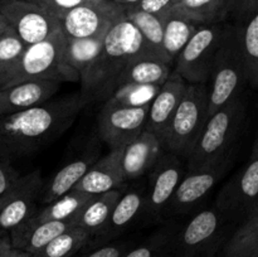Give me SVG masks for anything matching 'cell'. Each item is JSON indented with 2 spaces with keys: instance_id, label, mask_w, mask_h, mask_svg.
Segmentation results:
<instances>
[{
  "instance_id": "cell-1",
  "label": "cell",
  "mask_w": 258,
  "mask_h": 257,
  "mask_svg": "<svg viewBox=\"0 0 258 257\" xmlns=\"http://www.w3.org/2000/svg\"><path fill=\"white\" fill-rule=\"evenodd\" d=\"M88 102L76 93L0 116V151L13 160L40 150L64 134Z\"/></svg>"
},
{
  "instance_id": "cell-2",
  "label": "cell",
  "mask_w": 258,
  "mask_h": 257,
  "mask_svg": "<svg viewBox=\"0 0 258 257\" xmlns=\"http://www.w3.org/2000/svg\"><path fill=\"white\" fill-rule=\"evenodd\" d=\"M138 58H155L138 28L123 14L107 32L92 68L81 82V95L88 101L110 98L122 71ZM158 59V58H155Z\"/></svg>"
},
{
  "instance_id": "cell-3",
  "label": "cell",
  "mask_w": 258,
  "mask_h": 257,
  "mask_svg": "<svg viewBox=\"0 0 258 257\" xmlns=\"http://www.w3.org/2000/svg\"><path fill=\"white\" fill-rule=\"evenodd\" d=\"M246 110V101L241 96L209 117L189 156L188 170H196L231 158L232 145L243 125Z\"/></svg>"
},
{
  "instance_id": "cell-4",
  "label": "cell",
  "mask_w": 258,
  "mask_h": 257,
  "mask_svg": "<svg viewBox=\"0 0 258 257\" xmlns=\"http://www.w3.org/2000/svg\"><path fill=\"white\" fill-rule=\"evenodd\" d=\"M209 80V116L231 101L241 97L244 87L248 86L246 60L241 43L236 30L229 23L224 24L223 37Z\"/></svg>"
},
{
  "instance_id": "cell-5",
  "label": "cell",
  "mask_w": 258,
  "mask_h": 257,
  "mask_svg": "<svg viewBox=\"0 0 258 257\" xmlns=\"http://www.w3.org/2000/svg\"><path fill=\"white\" fill-rule=\"evenodd\" d=\"M66 44L67 38L59 28L47 39L27 45L17 65L0 77V88L29 81H75L64 65Z\"/></svg>"
},
{
  "instance_id": "cell-6",
  "label": "cell",
  "mask_w": 258,
  "mask_h": 257,
  "mask_svg": "<svg viewBox=\"0 0 258 257\" xmlns=\"http://www.w3.org/2000/svg\"><path fill=\"white\" fill-rule=\"evenodd\" d=\"M209 117L208 87L206 83L189 85L169 125L163 148L188 160Z\"/></svg>"
},
{
  "instance_id": "cell-7",
  "label": "cell",
  "mask_w": 258,
  "mask_h": 257,
  "mask_svg": "<svg viewBox=\"0 0 258 257\" xmlns=\"http://www.w3.org/2000/svg\"><path fill=\"white\" fill-rule=\"evenodd\" d=\"M150 103L135 105L111 96L98 113L100 138L110 149L127 145L145 131Z\"/></svg>"
},
{
  "instance_id": "cell-8",
  "label": "cell",
  "mask_w": 258,
  "mask_h": 257,
  "mask_svg": "<svg viewBox=\"0 0 258 257\" xmlns=\"http://www.w3.org/2000/svg\"><path fill=\"white\" fill-rule=\"evenodd\" d=\"M224 24L201 25L176 57L175 71L189 85L211 78L214 59L223 37Z\"/></svg>"
},
{
  "instance_id": "cell-9",
  "label": "cell",
  "mask_w": 258,
  "mask_h": 257,
  "mask_svg": "<svg viewBox=\"0 0 258 257\" xmlns=\"http://www.w3.org/2000/svg\"><path fill=\"white\" fill-rule=\"evenodd\" d=\"M216 208L224 221H242L258 213V158H249L243 169L221 189Z\"/></svg>"
},
{
  "instance_id": "cell-10",
  "label": "cell",
  "mask_w": 258,
  "mask_h": 257,
  "mask_svg": "<svg viewBox=\"0 0 258 257\" xmlns=\"http://www.w3.org/2000/svg\"><path fill=\"white\" fill-rule=\"evenodd\" d=\"M125 14V8L112 0L85 3L70 10L60 22L67 39L105 37L110 28Z\"/></svg>"
},
{
  "instance_id": "cell-11",
  "label": "cell",
  "mask_w": 258,
  "mask_h": 257,
  "mask_svg": "<svg viewBox=\"0 0 258 257\" xmlns=\"http://www.w3.org/2000/svg\"><path fill=\"white\" fill-rule=\"evenodd\" d=\"M43 189L40 170L20 176L14 185L0 197V233L12 232L24 224L37 211Z\"/></svg>"
},
{
  "instance_id": "cell-12",
  "label": "cell",
  "mask_w": 258,
  "mask_h": 257,
  "mask_svg": "<svg viewBox=\"0 0 258 257\" xmlns=\"http://www.w3.org/2000/svg\"><path fill=\"white\" fill-rule=\"evenodd\" d=\"M0 13L27 45L47 39L60 28V22L57 18L28 0L2 2Z\"/></svg>"
},
{
  "instance_id": "cell-13",
  "label": "cell",
  "mask_w": 258,
  "mask_h": 257,
  "mask_svg": "<svg viewBox=\"0 0 258 257\" xmlns=\"http://www.w3.org/2000/svg\"><path fill=\"white\" fill-rule=\"evenodd\" d=\"M227 19L241 43L248 86L258 88V0H228Z\"/></svg>"
},
{
  "instance_id": "cell-14",
  "label": "cell",
  "mask_w": 258,
  "mask_h": 257,
  "mask_svg": "<svg viewBox=\"0 0 258 257\" xmlns=\"http://www.w3.org/2000/svg\"><path fill=\"white\" fill-rule=\"evenodd\" d=\"M184 176V168L180 158L168 153L160 156L151 169L149 189L146 193L145 209L149 217L156 218L169 208L171 198Z\"/></svg>"
},
{
  "instance_id": "cell-15",
  "label": "cell",
  "mask_w": 258,
  "mask_h": 257,
  "mask_svg": "<svg viewBox=\"0 0 258 257\" xmlns=\"http://www.w3.org/2000/svg\"><path fill=\"white\" fill-rule=\"evenodd\" d=\"M229 163L231 158L196 170H188L171 198L169 209L175 214L190 213L221 180Z\"/></svg>"
},
{
  "instance_id": "cell-16",
  "label": "cell",
  "mask_w": 258,
  "mask_h": 257,
  "mask_svg": "<svg viewBox=\"0 0 258 257\" xmlns=\"http://www.w3.org/2000/svg\"><path fill=\"white\" fill-rule=\"evenodd\" d=\"M186 87L188 85L185 80L174 70L151 101L145 130L153 133L161 144L164 143L169 125L183 100Z\"/></svg>"
},
{
  "instance_id": "cell-17",
  "label": "cell",
  "mask_w": 258,
  "mask_h": 257,
  "mask_svg": "<svg viewBox=\"0 0 258 257\" xmlns=\"http://www.w3.org/2000/svg\"><path fill=\"white\" fill-rule=\"evenodd\" d=\"M223 221L224 218L217 208L198 212L178 233V256L194 257L202 253L217 238Z\"/></svg>"
},
{
  "instance_id": "cell-18",
  "label": "cell",
  "mask_w": 258,
  "mask_h": 257,
  "mask_svg": "<svg viewBox=\"0 0 258 257\" xmlns=\"http://www.w3.org/2000/svg\"><path fill=\"white\" fill-rule=\"evenodd\" d=\"M60 81H29L0 88V116L20 112L49 101L59 90Z\"/></svg>"
},
{
  "instance_id": "cell-19",
  "label": "cell",
  "mask_w": 258,
  "mask_h": 257,
  "mask_svg": "<svg viewBox=\"0 0 258 257\" xmlns=\"http://www.w3.org/2000/svg\"><path fill=\"white\" fill-rule=\"evenodd\" d=\"M122 149H111L107 155L98 159L73 189L85 191L91 196H98L122 188L126 181L121 166Z\"/></svg>"
},
{
  "instance_id": "cell-20",
  "label": "cell",
  "mask_w": 258,
  "mask_h": 257,
  "mask_svg": "<svg viewBox=\"0 0 258 257\" xmlns=\"http://www.w3.org/2000/svg\"><path fill=\"white\" fill-rule=\"evenodd\" d=\"M161 141L150 131L145 130L131 143L123 146L121 166L126 180L136 179L154 168L163 150Z\"/></svg>"
},
{
  "instance_id": "cell-21",
  "label": "cell",
  "mask_w": 258,
  "mask_h": 257,
  "mask_svg": "<svg viewBox=\"0 0 258 257\" xmlns=\"http://www.w3.org/2000/svg\"><path fill=\"white\" fill-rule=\"evenodd\" d=\"M73 227H77L75 221H47L38 223L25 222L10 232V241L13 248L28 252L33 256L55 237Z\"/></svg>"
},
{
  "instance_id": "cell-22",
  "label": "cell",
  "mask_w": 258,
  "mask_h": 257,
  "mask_svg": "<svg viewBox=\"0 0 258 257\" xmlns=\"http://www.w3.org/2000/svg\"><path fill=\"white\" fill-rule=\"evenodd\" d=\"M98 160L97 151L90 150L76 160L71 161L67 165L63 166L52 176L47 185L43 186L40 193V202L42 203H50L66 193L72 190L78 181L85 176L88 169Z\"/></svg>"
},
{
  "instance_id": "cell-23",
  "label": "cell",
  "mask_w": 258,
  "mask_h": 257,
  "mask_svg": "<svg viewBox=\"0 0 258 257\" xmlns=\"http://www.w3.org/2000/svg\"><path fill=\"white\" fill-rule=\"evenodd\" d=\"M122 193V188H120L93 197L76 217V226L90 232L92 237H100Z\"/></svg>"
},
{
  "instance_id": "cell-24",
  "label": "cell",
  "mask_w": 258,
  "mask_h": 257,
  "mask_svg": "<svg viewBox=\"0 0 258 257\" xmlns=\"http://www.w3.org/2000/svg\"><path fill=\"white\" fill-rule=\"evenodd\" d=\"M105 37L72 38L67 39L64 49V65L75 81L87 76L103 47Z\"/></svg>"
},
{
  "instance_id": "cell-25",
  "label": "cell",
  "mask_w": 258,
  "mask_h": 257,
  "mask_svg": "<svg viewBox=\"0 0 258 257\" xmlns=\"http://www.w3.org/2000/svg\"><path fill=\"white\" fill-rule=\"evenodd\" d=\"M170 73L169 63L155 58H138L133 60L117 78L116 91L123 86H161L168 80Z\"/></svg>"
},
{
  "instance_id": "cell-26",
  "label": "cell",
  "mask_w": 258,
  "mask_h": 257,
  "mask_svg": "<svg viewBox=\"0 0 258 257\" xmlns=\"http://www.w3.org/2000/svg\"><path fill=\"white\" fill-rule=\"evenodd\" d=\"M125 15L128 20L135 24L141 33L146 47L151 54L163 62L171 65V59L168 57L164 48V19L163 15L144 12L135 7L126 8Z\"/></svg>"
},
{
  "instance_id": "cell-27",
  "label": "cell",
  "mask_w": 258,
  "mask_h": 257,
  "mask_svg": "<svg viewBox=\"0 0 258 257\" xmlns=\"http://www.w3.org/2000/svg\"><path fill=\"white\" fill-rule=\"evenodd\" d=\"M163 19L164 48L168 57L173 62L201 25L197 24L188 15L176 8H173L163 14Z\"/></svg>"
},
{
  "instance_id": "cell-28",
  "label": "cell",
  "mask_w": 258,
  "mask_h": 257,
  "mask_svg": "<svg viewBox=\"0 0 258 257\" xmlns=\"http://www.w3.org/2000/svg\"><path fill=\"white\" fill-rule=\"evenodd\" d=\"M146 193L143 189H131L125 191L116 203L112 214L110 217L105 231L101 234V238H113L122 233L145 209Z\"/></svg>"
},
{
  "instance_id": "cell-29",
  "label": "cell",
  "mask_w": 258,
  "mask_h": 257,
  "mask_svg": "<svg viewBox=\"0 0 258 257\" xmlns=\"http://www.w3.org/2000/svg\"><path fill=\"white\" fill-rule=\"evenodd\" d=\"M93 197L95 196H91L85 191L72 189L64 196L48 203L44 208L37 209L27 222L38 223V222L47 221H75L76 217L81 213V211Z\"/></svg>"
},
{
  "instance_id": "cell-30",
  "label": "cell",
  "mask_w": 258,
  "mask_h": 257,
  "mask_svg": "<svg viewBox=\"0 0 258 257\" xmlns=\"http://www.w3.org/2000/svg\"><path fill=\"white\" fill-rule=\"evenodd\" d=\"M92 239V234L81 227H73L55 237L33 257H75Z\"/></svg>"
},
{
  "instance_id": "cell-31",
  "label": "cell",
  "mask_w": 258,
  "mask_h": 257,
  "mask_svg": "<svg viewBox=\"0 0 258 257\" xmlns=\"http://www.w3.org/2000/svg\"><path fill=\"white\" fill-rule=\"evenodd\" d=\"M228 0H179L174 8L199 25L218 24L226 19Z\"/></svg>"
},
{
  "instance_id": "cell-32",
  "label": "cell",
  "mask_w": 258,
  "mask_h": 257,
  "mask_svg": "<svg viewBox=\"0 0 258 257\" xmlns=\"http://www.w3.org/2000/svg\"><path fill=\"white\" fill-rule=\"evenodd\" d=\"M226 256L258 257V213L239 226L226 246Z\"/></svg>"
},
{
  "instance_id": "cell-33",
  "label": "cell",
  "mask_w": 258,
  "mask_h": 257,
  "mask_svg": "<svg viewBox=\"0 0 258 257\" xmlns=\"http://www.w3.org/2000/svg\"><path fill=\"white\" fill-rule=\"evenodd\" d=\"M27 44L12 27L0 35V77L7 75L20 59Z\"/></svg>"
},
{
  "instance_id": "cell-34",
  "label": "cell",
  "mask_w": 258,
  "mask_h": 257,
  "mask_svg": "<svg viewBox=\"0 0 258 257\" xmlns=\"http://www.w3.org/2000/svg\"><path fill=\"white\" fill-rule=\"evenodd\" d=\"M169 233L166 231L154 234L148 242L126 252L122 257H156L159 252L168 244Z\"/></svg>"
},
{
  "instance_id": "cell-35",
  "label": "cell",
  "mask_w": 258,
  "mask_h": 257,
  "mask_svg": "<svg viewBox=\"0 0 258 257\" xmlns=\"http://www.w3.org/2000/svg\"><path fill=\"white\" fill-rule=\"evenodd\" d=\"M34 4L39 5L40 8L57 18L58 20L62 19L70 10L75 9L78 5H82L88 3L87 0H28Z\"/></svg>"
},
{
  "instance_id": "cell-36",
  "label": "cell",
  "mask_w": 258,
  "mask_h": 257,
  "mask_svg": "<svg viewBox=\"0 0 258 257\" xmlns=\"http://www.w3.org/2000/svg\"><path fill=\"white\" fill-rule=\"evenodd\" d=\"M19 178L20 175L12 165V159L0 151V196L9 190Z\"/></svg>"
},
{
  "instance_id": "cell-37",
  "label": "cell",
  "mask_w": 258,
  "mask_h": 257,
  "mask_svg": "<svg viewBox=\"0 0 258 257\" xmlns=\"http://www.w3.org/2000/svg\"><path fill=\"white\" fill-rule=\"evenodd\" d=\"M178 2L179 0H141L138 5H135V8L156 15H163L173 9Z\"/></svg>"
},
{
  "instance_id": "cell-38",
  "label": "cell",
  "mask_w": 258,
  "mask_h": 257,
  "mask_svg": "<svg viewBox=\"0 0 258 257\" xmlns=\"http://www.w3.org/2000/svg\"><path fill=\"white\" fill-rule=\"evenodd\" d=\"M126 253V244H106L98 247L95 251L90 252L83 257H122Z\"/></svg>"
},
{
  "instance_id": "cell-39",
  "label": "cell",
  "mask_w": 258,
  "mask_h": 257,
  "mask_svg": "<svg viewBox=\"0 0 258 257\" xmlns=\"http://www.w3.org/2000/svg\"><path fill=\"white\" fill-rule=\"evenodd\" d=\"M13 252L12 241L9 237L3 236L0 238V257H9Z\"/></svg>"
},
{
  "instance_id": "cell-40",
  "label": "cell",
  "mask_w": 258,
  "mask_h": 257,
  "mask_svg": "<svg viewBox=\"0 0 258 257\" xmlns=\"http://www.w3.org/2000/svg\"><path fill=\"white\" fill-rule=\"evenodd\" d=\"M112 2L117 3L118 5H121L122 8H131V7H135L138 5L141 0H112Z\"/></svg>"
},
{
  "instance_id": "cell-41",
  "label": "cell",
  "mask_w": 258,
  "mask_h": 257,
  "mask_svg": "<svg viewBox=\"0 0 258 257\" xmlns=\"http://www.w3.org/2000/svg\"><path fill=\"white\" fill-rule=\"evenodd\" d=\"M9 27H10V25H9V23H8L7 18H5L4 15L0 13V35H2L3 33H4L5 30H7Z\"/></svg>"
},
{
  "instance_id": "cell-42",
  "label": "cell",
  "mask_w": 258,
  "mask_h": 257,
  "mask_svg": "<svg viewBox=\"0 0 258 257\" xmlns=\"http://www.w3.org/2000/svg\"><path fill=\"white\" fill-rule=\"evenodd\" d=\"M9 257H33V256L30 253H28V252H24V251H20V249L13 248L12 254H10Z\"/></svg>"
},
{
  "instance_id": "cell-43",
  "label": "cell",
  "mask_w": 258,
  "mask_h": 257,
  "mask_svg": "<svg viewBox=\"0 0 258 257\" xmlns=\"http://www.w3.org/2000/svg\"><path fill=\"white\" fill-rule=\"evenodd\" d=\"M251 158H258V135L256 138V141H254V144H253V148H252Z\"/></svg>"
},
{
  "instance_id": "cell-44",
  "label": "cell",
  "mask_w": 258,
  "mask_h": 257,
  "mask_svg": "<svg viewBox=\"0 0 258 257\" xmlns=\"http://www.w3.org/2000/svg\"><path fill=\"white\" fill-rule=\"evenodd\" d=\"M88 3H101V2H105V0H87Z\"/></svg>"
},
{
  "instance_id": "cell-45",
  "label": "cell",
  "mask_w": 258,
  "mask_h": 257,
  "mask_svg": "<svg viewBox=\"0 0 258 257\" xmlns=\"http://www.w3.org/2000/svg\"><path fill=\"white\" fill-rule=\"evenodd\" d=\"M233 257H248V256H233Z\"/></svg>"
},
{
  "instance_id": "cell-46",
  "label": "cell",
  "mask_w": 258,
  "mask_h": 257,
  "mask_svg": "<svg viewBox=\"0 0 258 257\" xmlns=\"http://www.w3.org/2000/svg\"><path fill=\"white\" fill-rule=\"evenodd\" d=\"M3 2H12V0H3Z\"/></svg>"
},
{
  "instance_id": "cell-47",
  "label": "cell",
  "mask_w": 258,
  "mask_h": 257,
  "mask_svg": "<svg viewBox=\"0 0 258 257\" xmlns=\"http://www.w3.org/2000/svg\"><path fill=\"white\" fill-rule=\"evenodd\" d=\"M2 237H3V234H0V238H2Z\"/></svg>"
},
{
  "instance_id": "cell-48",
  "label": "cell",
  "mask_w": 258,
  "mask_h": 257,
  "mask_svg": "<svg viewBox=\"0 0 258 257\" xmlns=\"http://www.w3.org/2000/svg\"><path fill=\"white\" fill-rule=\"evenodd\" d=\"M0 234H3V233H0Z\"/></svg>"
},
{
  "instance_id": "cell-49",
  "label": "cell",
  "mask_w": 258,
  "mask_h": 257,
  "mask_svg": "<svg viewBox=\"0 0 258 257\" xmlns=\"http://www.w3.org/2000/svg\"><path fill=\"white\" fill-rule=\"evenodd\" d=\"M0 197H2V196H0Z\"/></svg>"
}]
</instances>
